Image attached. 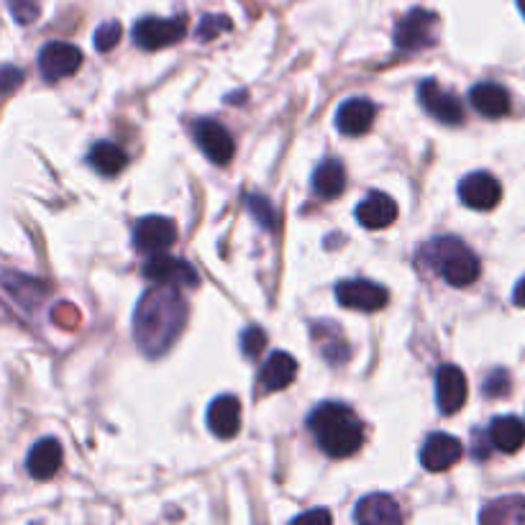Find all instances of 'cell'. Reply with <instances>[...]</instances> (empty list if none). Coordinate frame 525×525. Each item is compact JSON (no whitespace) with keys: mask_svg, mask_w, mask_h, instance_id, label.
I'll return each mask as SVG.
<instances>
[{"mask_svg":"<svg viewBox=\"0 0 525 525\" xmlns=\"http://www.w3.org/2000/svg\"><path fill=\"white\" fill-rule=\"evenodd\" d=\"M187 303L182 300L180 287L157 285L144 292L136 308L134 333L146 356H162L177 341L185 328Z\"/></svg>","mask_w":525,"mask_h":525,"instance_id":"cell-1","label":"cell"},{"mask_svg":"<svg viewBox=\"0 0 525 525\" xmlns=\"http://www.w3.org/2000/svg\"><path fill=\"white\" fill-rule=\"evenodd\" d=\"M308 428L318 438V446L333 459H349L364 444V426L354 410L339 403H323L310 413Z\"/></svg>","mask_w":525,"mask_h":525,"instance_id":"cell-2","label":"cell"},{"mask_svg":"<svg viewBox=\"0 0 525 525\" xmlns=\"http://www.w3.org/2000/svg\"><path fill=\"white\" fill-rule=\"evenodd\" d=\"M423 259L444 277L449 285L467 287L482 272L477 254L467 244H461L454 236H438L423 249Z\"/></svg>","mask_w":525,"mask_h":525,"instance_id":"cell-3","label":"cell"},{"mask_svg":"<svg viewBox=\"0 0 525 525\" xmlns=\"http://www.w3.org/2000/svg\"><path fill=\"white\" fill-rule=\"evenodd\" d=\"M438 39V16L426 8H413L395 26V47L400 52H418L433 47Z\"/></svg>","mask_w":525,"mask_h":525,"instance_id":"cell-4","label":"cell"},{"mask_svg":"<svg viewBox=\"0 0 525 525\" xmlns=\"http://www.w3.org/2000/svg\"><path fill=\"white\" fill-rule=\"evenodd\" d=\"M185 18H141L134 26V41L146 52L172 47L185 36Z\"/></svg>","mask_w":525,"mask_h":525,"instance_id":"cell-5","label":"cell"},{"mask_svg":"<svg viewBox=\"0 0 525 525\" xmlns=\"http://www.w3.org/2000/svg\"><path fill=\"white\" fill-rule=\"evenodd\" d=\"M336 298L344 308L359 310V313H377L387 305V290L377 282L369 280H344L336 287Z\"/></svg>","mask_w":525,"mask_h":525,"instance_id":"cell-6","label":"cell"},{"mask_svg":"<svg viewBox=\"0 0 525 525\" xmlns=\"http://www.w3.org/2000/svg\"><path fill=\"white\" fill-rule=\"evenodd\" d=\"M80 67H82V52L75 47V44H67V41H52V44H47L39 54V70L49 82H57V80H65V77L77 75Z\"/></svg>","mask_w":525,"mask_h":525,"instance_id":"cell-7","label":"cell"},{"mask_svg":"<svg viewBox=\"0 0 525 525\" xmlns=\"http://www.w3.org/2000/svg\"><path fill=\"white\" fill-rule=\"evenodd\" d=\"M177 241V226L170 218L146 216L134 228V246L144 254H164Z\"/></svg>","mask_w":525,"mask_h":525,"instance_id":"cell-8","label":"cell"},{"mask_svg":"<svg viewBox=\"0 0 525 525\" xmlns=\"http://www.w3.org/2000/svg\"><path fill=\"white\" fill-rule=\"evenodd\" d=\"M144 277L159 282V285L198 287V272L193 269V264H187L185 259L164 257V254H152V259L144 264Z\"/></svg>","mask_w":525,"mask_h":525,"instance_id":"cell-9","label":"cell"},{"mask_svg":"<svg viewBox=\"0 0 525 525\" xmlns=\"http://www.w3.org/2000/svg\"><path fill=\"white\" fill-rule=\"evenodd\" d=\"M469 395L467 377L454 364H444L436 372V403L444 415H454L464 408Z\"/></svg>","mask_w":525,"mask_h":525,"instance_id":"cell-10","label":"cell"},{"mask_svg":"<svg viewBox=\"0 0 525 525\" xmlns=\"http://www.w3.org/2000/svg\"><path fill=\"white\" fill-rule=\"evenodd\" d=\"M418 100L436 121L449 123V126H459V123L464 121V108H461L459 100H456L449 90L441 88L436 80L420 82Z\"/></svg>","mask_w":525,"mask_h":525,"instance_id":"cell-11","label":"cell"},{"mask_svg":"<svg viewBox=\"0 0 525 525\" xmlns=\"http://www.w3.org/2000/svg\"><path fill=\"white\" fill-rule=\"evenodd\" d=\"M459 198L472 210H492L502 200V185L490 172H472L459 182Z\"/></svg>","mask_w":525,"mask_h":525,"instance_id":"cell-12","label":"cell"},{"mask_svg":"<svg viewBox=\"0 0 525 525\" xmlns=\"http://www.w3.org/2000/svg\"><path fill=\"white\" fill-rule=\"evenodd\" d=\"M461 454H464V446L459 438L449 436V433H431L420 449V464L428 472H446L461 459Z\"/></svg>","mask_w":525,"mask_h":525,"instance_id":"cell-13","label":"cell"},{"mask_svg":"<svg viewBox=\"0 0 525 525\" xmlns=\"http://www.w3.org/2000/svg\"><path fill=\"white\" fill-rule=\"evenodd\" d=\"M195 141H198L203 154L213 164H228L236 154L234 136L228 134L221 123L216 121H200L195 126Z\"/></svg>","mask_w":525,"mask_h":525,"instance_id":"cell-14","label":"cell"},{"mask_svg":"<svg viewBox=\"0 0 525 525\" xmlns=\"http://www.w3.org/2000/svg\"><path fill=\"white\" fill-rule=\"evenodd\" d=\"M354 520L364 525L403 523V510H400L395 497L374 492V495H367L359 500V505L354 510Z\"/></svg>","mask_w":525,"mask_h":525,"instance_id":"cell-15","label":"cell"},{"mask_svg":"<svg viewBox=\"0 0 525 525\" xmlns=\"http://www.w3.org/2000/svg\"><path fill=\"white\" fill-rule=\"evenodd\" d=\"M374 116H377V108H374L372 100L351 98L336 113V126L346 136H362L372 129Z\"/></svg>","mask_w":525,"mask_h":525,"instance_id":"cell-16","label":"cell"},{"mask_svg":"<svg viewBox=\"0 0 525 525\" xmlns=\"http://www.w3.org/2000/svg\"><path fill=\"white\" fill-rule=\"evenodd\" d=\"M397 218V203L385 193H369L362 203L356 205V221L369 231L392 226Z\"/></svg>","mask_w":525,"mask_h":525,"instance_id":"cell-17","label":"cell"},{"mask_svg":"<svg viewBox=\"0 0 525 525\" xmlns=\"http://www.w3.org/2000/svg\"><path fill=\"white\" fill-rule=\"evenodd\" d=\"M208 428L218 438H234L241 428V403L234 395L216 397L208 408Z\"/></svg>","mask_w":525,"mask_h":525,"instance_id":"cell-18","label":"cell"},{"mask_svg":"<svg viewBox=\"0 0 525 525\" xmlns=\"http://www.w3.org/2000/svg\"><path fill=\"white\" fill-rule=\"evenodd\" d=\"M62 444H59L57 438H41L39 444L29 451V459H26V469L34 479H52L54 474L62 469Z\"/></svg>","mask_w":525,"mask_h":525,"instance_id":"cell-19","label":"cell"},{"mask_svg":"<svg viewBox=\"0 0 525 525\" xmlns=\"http://www.w3.org/2000/svg\"><path fill=\"white\" fill-rule=\"evenodd\" d=\"M298 377V362L295 356L287 354V351H275L264 362L262 372H259V382L267 392H277L285 390V387L292 385V380Z\"/></svg>","mask_w":525,"mask_h":525,"instance_id":"cell-20","label":"cell"},{"mask_svg":"<svg viewBox=\"0 0 525 525\" xmlns=\"http://www.w3.org/2000/svg\"><path fill=\"white\" fill-rule=\"evenodd\" d=\"M490 444L502 454H515L525 444V423L515 415H502L492 420Z\"/></svg>","mask_w":525,"mask_h":525,"instance_id":"cell-21","label":"cell"},{"mask_svg":"<svg viewBox=\"0 0 525 525\" xmlns=\"http://www.w3.org/2000/svg\"><path fill=\"white\" fill-rule=\"evenodd\" d=\"M469 100H472L474 108H477V111L487 118L508 116V111H510L508 90L502 88V85H495V82H482V85H474L472 93H469Z\"/></svg>","mask_w":525,"mask_h":525,"instance_id":"cell-22","label":"cell"},{"mask_svg":"<svg viewBox=\"0 0 525 525\" xmlns=\"http://www.w3.org/2000/svg\"><path fill=\"white\" fill-rule=\"evenodd\" d=\"M346 187V172L344 164L336 159H326L323 164H318V170L313 172V190L318 198L333 200L344 193Z\"/></svg>","mask_w":525,"mask_h":525,"instance_id":"cell-23","label":"cell"},{"mask_svg":"<svg viewBox=\"0 0 525 525\" xmlns=\"http://www.w3.org/2000/svg\"><path fill=\"white\" fill-rule=\"evenodd\" d=\"M90 164H93L100 175L116 177L118 172L126 170L129 157H126V152H123L118 144H111V141H98V144L90 149Z\"/></svg>","mask_w":525,"mask_h":525,"instance_id":"cell-24","label":"cell"},{"mask_svg":"<svg viewBox=\"0 0 525 525\" xmlns=\"http://www.w3.org/2000/svg\"><path fill=\"white\" fill-rule=\"evenodd\" d=\"M482 523H525V497H502L479 515Z\"/></svg>","mask_w":525,"mask_h":525,"instance_id":"cell-25","label":"cell"},{"mask_svg":"<svg viewBox=\"0 0 525 525\" xmlns=\"http://www.w3.org/2000/svg\"><path fill=\"white\" fill-rule=\"evenodd\" d=\"M246 205H249L251 216L257 218L267 231H277V226H280V221H277V210L272 208V203H269L267 198H262V195H249Z\"/></svg>","mask_w":525,"mask_h":525,"instance_id":"cell-26","label":"cell"},{"mask_svg":"<svg viewBox=\"0 0 525 525\" xmlns=\"http://www.w3.org/2000/svg\"><path fill=\"white\" fill-rule=\"evenodd\" d=\"M121 34L123 29L118 21H105V24L98 26V31H95V49H98V52H111L118 41H121Z\"/></svg>","mask_w":525,"mask_h":525,"instance_id":"cell-27","label":"cell"},{"mask_svg":"<svg viewBox=\"0 0 525 525\" xmlns=\"http://www.w3.org/2000/svg\"><path fill=\"white\" fill-rule=\"evenodd\" d=\"M8 8H11L13 18H16L21 26L34 24L39 18V0H8Z\"/></svg>","mask_w":525,"mask_h":525,"instance_id":"cell-28","label":"cell"},{"mask_svg":"<svg viewBox=\"0 0 525 525\" xmlns=\"http://www.w3.org/2000/svg\"><path fill=\"white\" fill-rule=\"evenodd\" d=\"M264 346H267V333L257 326L246 328L244 336H241V349H244V354L249 356V359H257Z\"/></svg>","mask_w":525,"mask_h":525,"instance_id":"cell-29","label":"cell"},{"mask_svg":"<svg viewBox=\"0 0 525 525\" xmlns=\"http://www.w3.org/2000/svg\"><path fill=\"white\" fill-rule=\"evenodd\" d=\"M231 29V18L228 16H205L198 26V36L200 41H210L216 39L221 31Z\"/></svg>","mask_w":525,"mask_h":525,"instance_id":"cell-30","label":"cell"},{"mask_svg":"<svg viewBox=\"0 0 525 525\" xmlns=\"http://www.w3.org/2000/svg\"><path fill=\"white\" fill-rule=\"evenodd\" d=\"M510 390V377L508 372H502V369H497V372H492L490 377H487L485 382V395L490 397H500L505 395V392Z\"/></svg>","mask_w":525,"mask_h":525,"instance_id":"cell-31","label":"cell"},{"mask_svg":"<svg viewBox=\"0 0 525 525\" xmlns=\"http://www.w3.org/2000/svg\"><path fill=\"white\" fill-rule=\"evenodd\" d=\"M24 82V72L18 67H0V93H13Z\"/></svg>","mask_w":525,"mask_h":525,"instance_id":"cell-32","label":"cell"},{"mask_svg":"<svg viewBox=\"0 0 525 525\" xmlns=\"http://www.w3.org/2000/svg\"><path fill=\"white\" fill-rule=\"evenodd\" d=\"M305 520H323V523H331V513H326V510H310V513L298 515L295 523H305Z\"/></svg>","mask_w":525,"mask_h":525,"instance_id":"cell-33","label":"cell"},{"mask_svg":"<svg viewBox=\"0 0 525 525\" xmlns=\"http://www.w3.org/2000/svg\"><path fill=\"white\" fill-rule=\"evenodd\" d=\"M513 303L518 305V308H525V277L518 282V285H515V290H513Z\"/></svg>","mask_w":525,"mask_h":525,"instance_id":"cell-34","label":"cell"},{"mask_svg":"<svg viewBox=\"0 0 525 525\" xmlns=\"http://www.w3.org/2000/svg\"><path fill=\"white\" fill-rule=\"evenodd\" d=\"M518 8H520V13L525 16V0H518Z\"/></svg>","mask_w":525,"mask_h":525,"instance_id":"cell-35","label":"cell"}]
</instances>
